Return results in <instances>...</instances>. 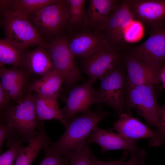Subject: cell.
Returning <instances> with one entry per match:
<instances>
[{"label": "cell", "instance_id": "24", "mask_svg": "<svg viewBox=\"0 0 165 165\" xmlns=\"http://www.w3.org/2000/svg\"><path fill=\"white\" fill-rule=\"evenodd\" d=\"M86 0H65L68 15V24L77 27L86 24L84 6Z\"/></svg>", "mask_w": 165, "mask_h": 165}, {"label": "cell", "instance_id": "19", "mask_svg": "<svg viewBox=\"0 0 165 165\" xmlns=\"http://www.w3.org/2000/svg\"><path fill=\"white\" fill-rule=\"evenodd\" d=\"M38 129V134L17 156L14 165H31L40 150H45L49 148L52 141L47 135L42 123L39 122Z\"/></svg>", "mask_w": 165, "mask_h": 165}, {"label": "cell", "instance_id": "2", "mask_svg": "<svg viewBox=\"0 0 165 165\" xmlns=\"http://www.w3.org/2000/svg\"><path fill=\"white\" fill-rule=\"evenodd\" d=\"M1 112L0 123L7 126L11 131L7 142L17 140L29 143L38 134L36 130L39 121L31 93L24 96L16 105H9Z\"/></svg>", "mask_w": 165, "mask_h": 165}, {"label": "cell", "instance_id": "27", "mask_svg": "<svg viewBox=\"0 0 165 165\" xmlns=\"http://www.w3.org/2000/svg\"><path fill=\"white\" fill-rule=\"evenodd\" d=\"M38 165H68L69 159L49 148Z\"/></svg>", "mask_w": 165, "mask_h": 165}, {"label": "cell", "instance_id": "18", "mask_svg": "<svg viewBox=\"0 0 165 165\" xmlns=\"http://www.w3.org/2000/svg\"><path fill=\"white\" fill-rule=\"evenodd\" d=\"M119 1L115 0L89 1L86 12V24L101 31Z\"/></svg>", "mask_w": 165, "mask_h": 165}, {"label": "cell", "instance_id": "13", "mask_svg": "<svg viewBox=\"0 0 165 165\" xmlns=\"http://www.w3.org/2000/svg\"><path fill=\"white\" fill-rule=\"evenodd\" d=\"M94 82L89 79L86 83L74 87L70 90L65 106L61 109L67 124L76 114L90 110L92 105L98 103L92 87Z\"/></svg>", "mask_w": 165, "mask_h": 165}, {"label": "cell", "instance_id": "9", "mask_svg": "<svg viewBox=\"0 0 165 165\" xmlns=\"http://www.w3.org/2000/svg\"><path fill=\"white\" fill-rule=\"evenodd\" d=\"M148 38L143 43L132 46V50L138 57L148 64L159 76L165 66V26L149 33Z\"/></svg>", "mask_w": 165, "mask_h": 165}, {"label": "cell", "instance_id": "1", "mask_svg": "<svg viewBox=\"0 0 165 165\" xmlns=\"http://www.w3.org/2000/svg\"><path fill=\"white\" fill-rule=\"evenodd\" d=\"M109 114L102 110H89L72 118L65 130L56 142H52L49 148L69 159L87 144V139L98 124Z\"/></svg>", "mask_w": 165, "mask_h": 165}, {"label": "cell", "instance_id": "26", "mask_svg": "<svg viewBox=\"0 0 165 165\" xmlns=\"http://www.w3.org/2000/svg\"><path fill=\"white\" fill-rule=\"evenodd\" d=\"M19 140L7 142L9 148L0 156V165H13L19 155L26 146Z\"/></svg>", "mask_w": 165, "mask_h": 165}, {"label": "cell", "instance_id": "34", "mask_svg": "<svg viewBox=\"0 0 165 165\" xmlns=\"http://www.w3.org/2000/svg\"><path fill=\"white\" fill-rule=\"evenodd\" d=\"M160 81L162 83L163 87L165 88V66L160 71Z\"/></svg>", "mask_w": 165, "mask_h": 165}, {"label": "cell", "instance_id": "33", "mask_svg": "<svg viewBox=\"0 0 165 165\" xmlns=\"http://www.w3.org/2000/svg\"><path fill=\"white\" fill-rule=\"evenodd\" d=\"M160 123L163 133L165 137V105L160 107Z\"/></svg>", "mask_w": 165, "mask_h": 165}, {"label": "cell", "instance_id": "23", "mask_svg": "<svg viewBox=\"0 0 165 165\" xmlns=\"http://www.w3.org/2000/svg\"><path fill=\"white\" fill-rule=\"evenodd\" d=\"M26 51L4 38L0 40V65H11L21 69L23 55Z\"/></svg>", "mask_w": 165, "mask_h": 165}, {"label": "cell", "instance_id": "8", "mask_svg": "<svg viewBox=\"0 0 165 165\" xmlns=\"http://www.w3.org/2000/svg\"><path fill=\"white\" fill-rule=\"evenodd\" d=\"M122 58V47H116L107 42L83 58L84 69L89 79L95 82L120 65Z\"/></svg>", "mask_w": 165, "mask_h": 165}, {"label": "cell", "instance_id": "21", "mask_svg": "<svg viewBox=\"0 0 165 165\" xmlns=\"http://www.w3.org/2000/svg\"><path fill=\"white\" fill-rule=\"evenodd\" d=\"M33 97L35 112L39 122L57 120L66 127L67 123L63 118L57 99L43 97L37 94Z\"/></svg>", "mask_w": 165, "mask_h": 165}, {"label": "cell", "instance_id": "7", "mask_svg": "<svg viewBox=\"0 0 165 165\" xmlns=\"http://www.w3.org/2000/svg\"><path fill=\"white\" fill-rule=\"evenodd\" d=\"M27 17L42 37L43 35L49 37L56 35L68 24L65 1L58 0Z\"/></svg>", "mask_w": 165, "mask_h": 165}, {"label": "cell", "instance_id": "6", "mask_svg": "<svg viewBox=\"0 0 165 165\" xmlns=\"http://www.w3.org/2000/svg\"><path fill=\"white\" fill-rule=\"evenodd\" d=\"M44 46L54 69L63 76L66 86L71 88L80 79V74L68 41L63 36H57Z\"/></svg>", "mask_w": 165, "mask_h": 165}, {"label": "cell", "instance_id": "35", "mask_svg": "<svg viewBox=\"0 0 165 165\" xmlns=\"http://www.w3.org/2000/svg\"><path fill=\"white\" fill-rule=\"evenodd\" d=\"M145 156L144 157L142 160L141 161L140 163V165H145Z\"/></svg>", "mask_w": 165, "mask_h": 165}, {"label": "cell", "instance_id": "29", "mask_svg": "<svg viewBox=\"0 0 165 165\" xmlns=\"http://www.w3.org/2000/svg\"><path fill=\"white\" fill-rule=\"evenodd\" d=\"M131 24L126 29L124 33V38L130 41L137 40L142 34L141 24L137 21Z\"/></svg>", "mask_w": 165, "mask_h": 165}, {"label": "cell", "instance_id": "15", "mask_svg": "<svg viewBox=\"0 0 165 165\" xmlns=\"http://www.w3.org/2000/svg\"><path fill=\"white\" fill-rule=\"evenodd\" d=\"M28 73L19 68H7L0 65V85L10 97L16 103L23 97L24 85L28 79Z\"/></svg>", "mask_w": 165, "mask_h": 165}, {"label": "cell", "instance_id": "11", "mask_svg": "<svg viewBox=\"0 0 165 165\" xmlns=\"http://www.w3.org/2000/svg\"><path fill=\"white\" fill-rule=\"evenodd\" d=\"M133 19L140 23L149 33L165 26V0H127Z\"/></svg>", "mask_w": 165, "mask_h": 165}, {"label": "cell", "instance_id": "32", "mask_svg": "<svg viewBox=\"0 0 165 165\" xmlns=\"http://www.w3.org/2000/svg\"><path fill=\"white\" fill-rule=\"evenodd\" d=\"M10 97L1 86L0 85V109L2 111L9 105Z\"/></svg>", "mask_w": 165, "mask_h": 165}, {"label": "cell", "instance_id": "25", "mask_svg": "<svg viewBox=\"0 0 165 165\" xmlns=\"http://www.w3.org/2000/svg\"><path fill=\"white\" fill-rule=\"evenodd\" d=\"M121 35L124 37L125 31L133 20V14L127 0L119 1L112 11Z\"/></svg>", "mask_w": 165, "mask_h": 165}, {"label": "cell", "instance_id": "14", "mask_svg": "<svg viewBox=\"0 0 165 165\" xmlns=\"http://www.w3.org/2000/svg\"><path fill=\"white\" fill-rule=\"evenodd\" d=\"M137 140L97 127L90 134L87 141L89 145L92 143L98 145L104 153L111 150L124 149L130 154L138 149L136 145Z\"/></svg>", "mask_w": 165, "mask_h": 165}, {"label": "cell", "instance_id": "20", "mask_svg": "<svg viewBox=\"0 0 165 165\" xmlns=\"http://www.w3.org/2000/svg\"><path fill=\"white\" fill-rule=\"evenodd\" d=\"M64 79L62 75L53 69L38 80L31 82L28 87V92H36L45 97L58 98L59 93Z\"/></svg>", "mask_w": 165, "mask_h": 165}, {"label": "cell", "instance_id": "3", "mask_svg": "<svg viewBox=\"0 0 165 165\" xmlns=\"http://www.w3.org/2000/svg\"><path fill=\"white\" fill-rule=\"evenodd\" d=\"M0 9L5 39L24 50L30 46L46 44L26 16L17 11Z\"/></svg>", "mask_w": 165, "mask_h": 165}, {"label": "cell", "instance_id": "22", "mask_svg": "<svg viewBox=\"0 0 165 165\" xmlns=\"http://www.w3.org/2000/svg\"><path fill=\"white\" fill-rule=\"evenodd\" d=\"M58 0H1L0 8L19 12L27 17L47 5Z\"/></svg>", "mask_w": 165, "mask_h": 165}, {"label": "cell", "instance_id": "4", "mask_svg": "<svg viewBox=\"0 0 165 165\" xmlns=\"http://www.w3.org/2000/svg\"><path fill=\"white\" fill-rule=\"evenodd\" d=\"M154 86H126L125 104L128 108L134 109L139 116L164 136L160 123V107L157 101Z\"/></svg>", "mask_w": 165, "mask_h": 165}, {"label": "cell", "instance_id": "17", "mask_svg": "<svg viewBox=\"0 0 165 165\" xmlns=\"http://www.w3.org/2000/svg\"><path fill=\"white\" fill-rule=\"evenodd\" d=\"M107 42L102 34L87 32L79 34L68 42L69 48L73 56L83 58Z\"/></svg>", "mask_w": 165, "mask_h": 165}, {"label": "cell", "instance_id": "28", "mask_svg": "<svg viewBox=\"0 0 165 165\" xmlns=\"http://www.w3.org/2000/svg\"><path fill=\"white\" fill-rule=\"evenodd\" d=\"M89 145L87 144L81 150L72 155L68 165H91Z\"/></svg>", "mask_w": 165, "mask_h": 165}, {"label": "cell", "instance_id": "30", "mask_svg": "<svg viewBox=\"0 0 165 165\" xmlns=\"http://www.w3.org/2000/svg\"><path fill=\"white\" fill-rule=\"evenodd\" d=\"M144 149H138L136 151L130 154V159L127 161H123L119 165H140L143 158L145 156Z\"/></svg>", "mask_w": 165, "mask_h": 165}, {"label": "cell", "instance_id": "5", "mask_svg": "<svg viewBox=\"0 0 165 165\" xmlns=\"http://www.w3.org/2000/svg\"><path fill=\"white\" fill-rule=\"evenodd\" d=\"M99 89L95 91L98 103L106 104L119 115L125 105L126 83L122 63L100 79Z\"/></svg>", "mask_w": 165, "mask_h": 165}, {"label": "cell", "instance_id": "12", "mask_svg": "<svg viewBox=\"0 0 165 165\" xmlns=\"http://www.w3.org/2000/svg\"><path fill=\"white\" fill-rule=\"evenodd\" d=\"M117 133L125 137L137 139L149 138V146H159L165 144V138L159 131H153L138 119L130 113H123L113 127Z\"/></svg>", "mask_w": 165, "mask_h": 165}, {"label": "cell", "instance_id": "10", "mask_svg": "<svg viewBox=\"0 0 165 165\" xmlns=\"http://www.w3.org/2000/svg\"><path fill=\"white\" fill-rule=\"evenodd\" d=\"M123 53L122 65L126 86L158 84L160 76L148 64L134 54L131 45L126 42L123 47Z\"/></svg>", "mask_w": 165, "mask_h": 165}, {"label": "cell", "instance_id": "31", "mask_svg": "<svg viewBox=\"0 0 165 165\" xmlns=\"http://www.w3.org/2000/svg\"><path fill=\"white\" fill-rule=\"evenodd\" d=\"M11 131L7 125L0 123V152L2 153V150L4 141L10 137Z\"/></svg>", "mask_w": 165, "mask_h": 165}, {"label": "cell", "instance_id": "16", "mask_svg": "<svg viewBox=\"0 0 165 165\" xmlns=\"http://www.w3.org/2000/svg\"><path fill=\"white\" fill-rule=\"evenodd\" d=\"M21 69L29 74L42 77L54 69L46 48L41 45L38 46L33 51L25 52Z\"/></svg>", "mask_w": 165, "mask_h": 165}]
</instances>
